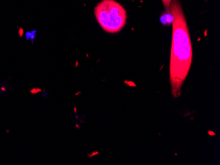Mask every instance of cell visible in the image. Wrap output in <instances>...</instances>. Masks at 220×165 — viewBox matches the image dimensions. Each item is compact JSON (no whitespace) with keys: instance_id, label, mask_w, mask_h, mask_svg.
Here are the masks:
<instances>
[{"instance_id":"5b68a950","label":"cell","mask_w":220,"mask_h":165,"mask_svg":"<svg viewBox=\"0 0 220 165\" xmlns=\"http://www.w3.org/2000/svg\"><path fill=\"white\" fill-rule=\"evenodd\" d=\"M36 36V31H31V32H28L26 34V37L27 39H33L35 38Z\"/></svg>"},{"instance_id":"52a82bcc","label":"cell","mask_w":220,"mask_h":165,"mask_svg":"<svg viewBox=\"0 0 220 165\" xmlns=\"http://www.w3.org/2000/svg\"><path fill=\"white\" fill-rule=\"evenodd\" d=\"M23 33H24V30H23V29H22V28H19V36H20V37H22V36Z\"/></svg>"},{"instance_id":"6da1fadb","label":"cell","mask_w":220,"mask_h":165,"mask_svg":"<svg viewBox=\"0 0 220 165\" xmlns=\"http://www.w3.org/2000/svg\"><path fill=\"white\" fill-rule=\"evenodd\" d=\"M173 16L170 65V81L173 98L181 95V87L186 79L193 59V49L188 26L179 0L171 3Z\"/></svg>"},{"instance_id":"9c48e42d","label":"cell","mask_w":220,"mask_h":165,"mask_svg":"<svg viewBox=\"0 0 220 165\" xmlns=\"http://www.w3.org/2000/svg\"><path fill=\"white\" fill-rule=\"evenodd\" d=\"M9 132H10V131H9V130H6V133H7V134H9Z\"/></svg>"},{"instance_id":"7a4b0ae2","label":"cell","mask_w":220,"mask_h":165,"mask_svg":"<svg viewBox=\"0 0 220 165\" xmlns=\"http://www.w3.org/2000/svg\"><path fill=\"white\" fill-rule=\"evenodd\" d=\"M94 15L102 29L108 33H117L127 22L125 8L114 0H102L94 8Z\"/></svg>"},{"instance_id":"3957f363","label":"cell","mask_w":220,"mask_h":165,"mask_svg":"<svg viewBox=\"0 0 220 165\" xmlns=\"http://www.w3.org/2000/svg\"><path fill=\"white\" fill-rule=\"evenodd\" d=\"M161 22L164 25H170L172 24L173 16L171 13V11H166L161 16Z\"/></svg>"},{"instance_id":"277c9868","label":"cell","mask_w":220,"mask_h":165,"mask_svg":"<svg viewBox=\"0 0 220 165\" xmlns=\"http://www.w3.org/2000/svg\"><path fill=\"white\" fill-rule=\"evenodd\" d=\"M163 4L165 7V9L166 11H170V5L171 3L173 0H161Z\"/></svg>"},{"instance_id":"8992f818","label":"cell","mask_w":220,"mask_h":165,"mask_svg":"<svg viewBox=\"0 0 220 165\" xmlns=\"http://www.w3.org/2000/svg\"><path fill=\"white\" fill-rule=\"evenodd\" d=\"M42 89L40 88H33L30 90V93L33 95H36L38 94L41 93L42 92Z\"/></svg>"},{"instance_id":"ba28073f","label":"cell","mask_w":220,"mask_h":165,"mask_svg":"<svg viewBox=\"0 0 220 165\" xmlns=\"http://www.w3.org/2000/svg\"><path fill=\"white\" fill-rule=\"evenodd\" d=\"M0 89H1L2 92H6V91H7V90H6V88L4 87V86H2L1 88H0Z\"/></svg>"}]
</instances>
